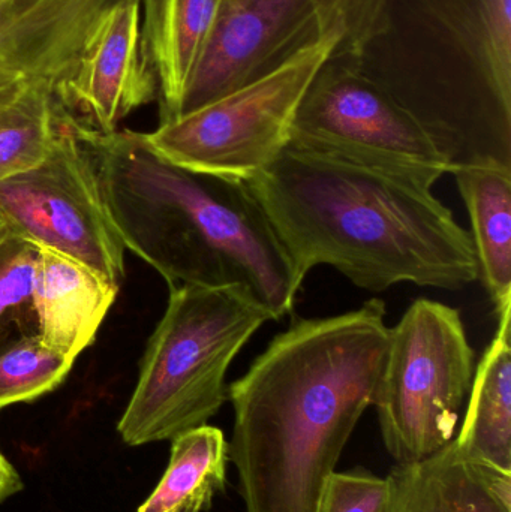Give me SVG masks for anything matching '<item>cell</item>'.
Masks as SVG:
<instances>
[{
    "label": "cell",
    "instance_id": "ba28073f",
    "mask_svg": "<svg viewBox=\"0 0 511 512\" xmlns=\"http://www.w3.org/2000/svg\"><path fill=\"white\" fill-rule=\"evenodd\" d=\"M291 146L380 168L434 188L450 173L428 132L387 90L366 77L353 54L335 51L297 108Z\"/></svg>",
    "mask_w": 511,
    "mask_h": 512
},
{
    "label": "cell",
    "instance_id": "ffe728a7",
    "mask_svg": "<svg viewBox=\"0 0 511 512\" xmlns=\"http://www.w3.org/2000/svg\"><path fill=\"white\" fill-rule=\"evenodd\" d=\"M39 248L9 231L0 239V351L38 334L33 289Z\"/></svg>",
    "mask_w": 511,
    "mask_h": 512
},
{
    "label": "cell",
    "instance_id": "484cf974",
    "mask_svg": "<svg viewBox=\"0 0 511 512\" xmlns=\"http://www.w3.org/2000/svg\"><path fill=\"white\" fill-rule=\"evenodd\" d=\"M9 233L8 221H6L5 215H3L2 209H0V239Z\"/></svg>",
    "mask_w": 511,
    "mask_h": 512
},
{
    "label": "cell",
    "instance_id": "44dd1931",
    "mask_svg": "<svg viewBox=\"0 0 511 512\" xmlns=\"http://www.w3.org/2000/svg\"><path fill=\"white\" fill-rule=\"evenodd\" d=\"M74 363L45 345L39 334L6 346L0 351V409L50 393L65 381Z\"/></svg>",
    "mask_w": 511,
    "mask_h": 512
},
{
    "label": "cell",
    "instance_id": "9a60e30c",
    "mask_svg": "<svg viewBox=\"0 0 511 512\" xmlns=\"http://www.w3.org/2000/svg\"><path fill=\"white\" fill-rule=\"evenodd\" d=\"M222 0H141V39L158 81L159 119L173 122Z\"/></svg>",
    "mask_w": 511,
    "mask_h": 512
},
{
    "label": "cell",
    "instance_id": "ac0fdd59",
    "mask_svg": "<svg viewBox=\"0 0 511 512\" xmlns=\"http://www.w3.org/2000/svg\"><path fill=\"white\" fill-rule=\"evenodd\" d=\"M170 462L137 512H204L227 486L228 442L218 427L201 426L176 436Z\"/></svg>",
    "mask_w": 511,
    "mask_h": 512
},
{
    "label": "cell",
    "instance_id": "6da1fadb",
    "mask_svg": "<svg viewBox=\"0 0 511 512\" xmlns=\"http://www.w3.org/2000/svg\"><path fill=\"white\" fill-rule=\"evenodd\" d=\"M386 304L293 318L228 387L246 512H317L324 483L374 405L389 348Z\"/></svg>",
    "mask_w": 511,
    "mask_h": 512
},
{
    "label": "cell",
    "instance_id": "e0dca14e",
    "mask_svg": "<svg viewBox=\"0 0 511 512\" xmlns=\"http://www.w3.org/2000/svg\"><path fill=\"white\" fill-rule=\"evenodd\" d=\"M471 222V240L497 316L511 312V171L465 167L453 171Z\"/></svg>",
    "mask_w": 511,
    "mask_h": 512
},
{
    "label": "cell",
    "instance_id": "7c38bea8",
    "mask_svg": "<svg viewBox=\"0 0 511 512\" xmlns=\"http://www.w3.org/2000/svg\"><path fill=\"white\" fill-rule=\"evenodd\" d=\"M120 0H0V78L50 84L71 74Z\"/></svg>",
    "mask_w": 511,
    "mask_h": 512
},
{
    "label": "cell",
    "instance_id": "8992f818",
    "mask_svg": "<svg viewBox=\"0 0 511 512\" xmlns=\"http://www.w3.org/2000/svg\"><path fill=\"white\" fill-rule=\"evenodd\" d=\"M474 372L476 352L455 307L419 298L389 328L372 406L396 465L422 462L455 439Z\"/></svg>",
    "mask_w": 511,
    "mask_h": 512
},
{
    "label": "cell",
    "instance_id": "cb8c5ba5",
    "mask_svg": "<svg viewBox=\"0 0 511 512\" xmlns=\"http://www.w3.org/2000/svg\"><path fill=\"white\" fill-rule=\"evenodd\" d=\"M36 86H50V84H36L27 80L0 78V116L5 114L9 108L14 107Z\"/></svg>",
    "mask_w": 511,
    "mask_h": 512
},
{
    "label": "cell",
    "instance_id": "d4e9b609",
    "mask_svg": "<svg viewBox=\"0 0 511 512\" xmlns=\"http://www.w3.org/2000/svg\"><path fill=\"white\" fill-rule=\"evenodd\" d=\"M21 489H23V483H21L20 475L0 450V502L11 498Z\"/></svg>",
    "mask_w": 511,
    "mask_h": 512
},
{
    "label": "cell",
    "instance_id": "603a6c76",
    "mask_svg": "<svg viewBox=\"0 0 511 512\" xmlns=\"http://www.w3.org/2000/svg\"><path fill=\"white\" fill-rule=\"evenodd\" d=\"M384 0H345L344 38L335 51L357 54L377 26Z\"/></svg>",
    "mask_w": 511,
    "mask_h": 512
},
{
    "label": "cell",
    "instance_id": "277c9868",
    "mask_svg": "<svg viewBox=\"0 0 511 512\" xmlns=\"http://www.w3.org/2000/svg\"><path fill=\"white\" fill-rule=\"evenodd\" d=\"M353 57L416 117L450 174L511 171V0H384Z\"/></svg>",
    "mask_w": 511,
    "mask_h": 512
},
{
    "label": "cell",
    "instance_id": "2e32d148",
    "mask_svg": "<svg viewBox=\"0 0 511 512\" xmlns=\"http://www.w3.org/2000/svg\"><path fill=\"white\" fill-rule=\"evenodd\" d=\"M511 312L476 366L464 423L455 441L471 459L511 474Z\"/></svg>",
    "mask_w": 511,
    "mask_h": 512
},
{
    "label": "cell",
    "instance_id": "8fae6325",
    "mask_svg": "<svg viewBox=\"0 0 511 512\" xmlns=\"http://www.w3.org/2000/svg\"><path fill=\"white\" fill-rule=\"evenodd\" d=\"M56 95L78 122L102 134L158 99L141 39V0H120L110 9Z\"/></svg>",
    "mask_w": 511,
    "mask_h": 512
},
{
    "label": "cell",
    "instance_id": "d6986e66",
    "mask_svg": "<svg viewBox=\"0 0 511 512\" xmlns=\"http://www.w3.org/2000/svg\"><path fill=\"white\" fill-rule=\"evenodd\" d=\"M69 111L56 87L36 86L0 116V182L41 164Z\"/></svg>",
    "mask_w": 511,
    "mask_h": 512
},
{
    "label": "cell",
    "instance_id": "7402d4cb",
    "mask_svg": "<svg viewBox=\"0 0 511 512\" xmlns=\"http://www.w3.org/2000/svg\"><path fill=\"white\" fill-rule=\"evenodd\" d=\"M389 478L366 471L332 472L324 483L317 512H387Z\"/></svg>",
    "mask_w": 511,
    "mask_h": 512
},
{
    "label": "cell",
    "instance_id": "4316f807",
    "mask_svg": "<svg viewBox=\"0 0 511 512\" xmlns=\"http://www.w3.org/2000/svg\"><path fill=\"white\" fill-rule=\"evenodd\" d=\"M344 6H345V0H344Z\"/></svg>",
    "mask_w": 511,
    "mask_h": 512
},
{
    "label": "cell",
    "instance_id": "3957f363",
    "mask_svg": "<svg viewBox=\"0 0 511 512\" xmlns=\"http://www.w3.org/2000/svg\"><path fill=\"white\" fill-rule=\"evenodd\" d=\"M75 131L123 246L168 286L245 285L275 321L293 310L303 282L245 182L174 165L141 132Z\"/></svg>",
    "mask_w": 511,
    "mask_h": 512
},
{
    "label": "cell",
    "instance_id": "5bb4252c",
    "mask_svg": "<svg viewBox=\"0 0 511 512\" xmlns=\"http://www.w3.org/2000/svg\"><path fill=\"white\" fill-rule=\"evenodd\" d=\"M119 285L68 256L39 248L35 301L38 334L54 351L77 360L92 345Z\"/></svg>",
    "mask_w": 511,
    "mask_h": 512
},
{
    "label": "cell",
    "instance_id": "4fadbf2b",
    "mask_svg": "<svg viewBox=\"0 0 511 512\" xmlns=\"http://www.w3.org/2000/svg\"><path fill=\"white\" fill-rule=\"evenodd\" d=\"M387 512H511V474L471 459L455 439L390 472Z\"/></svg>",
    "mask_w": 511,
    "mask_h": 512
},
{
    "label": "cell",
    "instance_id": "7a4b0ae2",
    "mask_svg": "<svg viewBox=\"0 0 511 512\" xmlns=\"http://www.w3.org/2000/svg\"><path fill=\"white\" fill-rule=\"evenodd\" d=\"M246 185L300 282L317 265L372 292L404 282L458 291L479 279L470 233L422 183L288 144Z\"/></svg>",
    "mask_w": 511,
    "mask_h": 512
},
{
    "label": "cell",
    "instance_id": "52a82bcc",
    "mask_svg": "<svg viewBox=\"0 0 511 512\" xmlns=\"http://www.w3.org/2000/svg\"><path fill=\"white\" fill-rule=\"evenodd\" d=\"M342 38L333 27L269 77L144 134L147 143L186 170L251 182L287 149L303 95Z\"/></svg>",
    "mask_w": 511,
    "mask_h": 512
},
{
    "label": "cell",
    "instance_id": "9c48e42d",
    "mask_svg": "<svg viewBox=\"0 0 511 512\" xmlns=\"http://www.w3.org/2000/svg\"><path fill=\"white\" fill-rule=\"evenodd\" d=\"M69 114L41 164L0 182L9 231L119 285L125 246L108 215L92 155Z\"/></svg>",
    "mask_w": 511,
    "mask_h": 512
},
{
    "label": "cell",
    "instance_id": "5b68a950",
    "mask_svg": "<svg viewBox=\"0 0 511 512\" xmlns=\"http://www.w3.org/2000/svg\"><path fill=\"white\" fill-rule=\"evenodd\" d=\"M269 321L272 312L248 286H170L117 424L122 441L140 447L206 426L228 400L231 363Z\"/></svg>",
    "mask_w": 511,
    "mask_h": 512
},
{
    "label": "cell",
    "instance_id": "30bf717a",
    "mask_svg": "<svg viewBox=\"0 0 511 512\" xmlns=\"http://www.w3.org/2000/svg\"><path fill=\"white\" fill-rule=\"evenodd\" d=\"M336 26L344 0H222L177 119L269 77Z\"/></svg>",
    "mask_w": 511,
    "mask_h": 512
}]
</instances>
